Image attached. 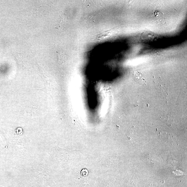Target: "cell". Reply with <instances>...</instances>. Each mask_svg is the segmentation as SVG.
<instances>
[{"label":"cell","instance_id":"6da1fadb","mask_svg":"<svg viewBox=\"0 0 187 187\" xmlns=\"http://www.w3.org/2000/svg\"><path fill=\"white\" fill-rule=\"evenodd\" d=\"M155 83L158 89V90H159L160 93H161V95L163 96L162 97H166L168 94L166 87L162 82L161 81L156 82Z\"/></svg>","mask_w":187,"mask_h":187},{"label":"cell","instance_id":"7a4b0ae2","mask_svg":"<svg viewBox=\"0 0 187 187\" xmlns=\"http://www.w3.org/2000/svg\"><path fill=\"white\" fill-rule=\"evenodd\" d=\"M159 13L160 12H159V11H156L155 12V15L157 17V16H159Z\"/></svg>","mask_w":187,"mask_h":187}]
</instances>
